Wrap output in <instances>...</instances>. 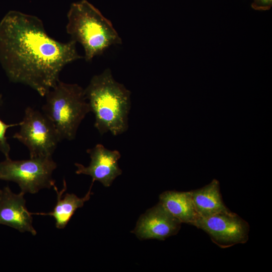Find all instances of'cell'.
<instances>
[{
    "instance_id": "4",
    "label": "cell",
    "mask_w": 272,
    "mask_h": 272,
    "mask_svg": "<svg viewBox=\"0 0 272 272\" xmlns=\"http://www.w3.org/2000/svg\"><path fill=\"white\" fill-rule=\"evenodd\" d=\"M44 97L42 112L52 123L60 140H74L81 123L90 112L84 89L59 80Z\"/></svg>"
},
{
    "instance_id": "2",
    "label": "cell",
    "mask_w": 272,
    "mask_h": 272,
    "mask_svg": "<svg viewBox=\"0 0 272 272\" xmlns=\"http://www.w3.org/2000/svg\"><path fill=\"white\" fill-rule=\"evenodd\" d=\"M84 93L101 135L110 132L117 136L127 130L131 92L114 79L110 69L94 75Z\"/></svg>"
},
{
    "instance_id": "14",
    "label": "cell",
    "mask_w": 272,
    "mask_h": 272,
    "mask_svg": "<svg viewBox=\"0 0 272 272\" xmlns=\"http://www.w3.org/2000/svg\"><path fill=\"white\" fill-rule=\"evenodd\" d=\"M18 123L8 124L0 119V151L4 154L5 157H9L10 146L6 137L7 130L11 127L19 125Z\"/></svg>"
},
{
    "instance_id": "9",
    "label": "cell",
    "mask_w": 272,
    "mask_h": 272,
    "mask_svg": "<svg viewBox=\"0 0 272 272\" xmlns=\"http://www.w3.org/2000/svg\"><path fill=\"white\" fill-rule=\"evenodd\" d=\"M181 224L159 202L140 218L133 232L140 239L164 240L176 234Z\"/></svg>"
},
{
    "instance_id": "1",
    "label": "cell",
    "mask_w": 272,
    "mask_h": 272,
    "mask_svg": "<svg viewBox=\"0 0 272 272\" xmlns=\"http://www.w3.org/2000/svg\"><path fill=\"white\" fill-rule=\"evenodd\" d=\"M76 44L50 36L34 15L10 11L0 22V63L7 76L42 97L56 84L66 65L82 58Z\"/></svg>"
},
{
    "instance_id": "6",
    "label": "cell",
    "mask_w": 272,
    "mask_h": 272,
    "mask_svg": "<svg viewBox=\"0 0 272 272\" xmlns=\"http://www.w3.org/2000/svg\"><path fill=\"white\" fill-rule=\"evenodd\" d=\"M19 125L20 130L13 138L28 148L30 158L52 157L61 140L52 123L43 112L27 107Z\"/></svg>"
},
{
    "instance_id": "10",
    "label": "cell",
    "mask_w": 272,
    "mask_h": 272,
    "mask_svg": "<svg viewBox=\"0 0 272 272\" xmlns=\"http://www.w3.org/2000/svg\"><path fill=\"white\" fill-rule=\"evenodd\" d=\"M24 193L16 194L9 186L0 194V224L14 228L21 232H28L32 235L37 232L32 225V213L26 207Z\"/></svg>"
},
{
    "instance_id": "3",
    "label": "cell",
    "mask_w": 272,
    "mask_h": 272,
    "mask_svg": "<svg viewBox=\"0 0 272 272\" xmlns=\"http://www.w3.org/2000/svg\"><path fill=\"white\" fill-rule=\"evenodd\" d=\"M67 33L83 46L84 58L91 61L122 40L111 22L86 0L71 4L67 14Z\"/></svg>"
},
{
    "instance_id": "7",
    "label": "cell",
    "mask_w": 272,
    "mask_h": 272,
    "mask_svg": "<svg viewBox=\"0 0 272 272\" xmlns=\"http://www.w3.org/2000/svg\"><path fill=\"white\" fill-rule=\"evenodd\" d=\"M192 226L208 234L212 241L221 247L244 243L248 239V223L231 212L198 217Z\"/></svg>"
},
{
    "instance_id": "8",
    "label": "cell",
    "mask_w": 272,
    "mask_h": 272,
    "mask_svg": "<svg viewBox=\"0 0 272 272\" xmlns=\"http://www.w3.org/2000/svg\"><path fill=\"white\" fill-rule=\"evenodd\" d=\"M91 159L88 166L76 163L77 174H85L92 178V182L98 181L104 186H110L114 180L122 173L118 161L121 154L117 150H110L100 144L87 150Z\"/></svg>"
},
{
    "instance_id": "5",
    "label": "cell",
    "mask_w": 272,
    "mask_h": 272,
    "mask_svg": "<svg viewBox=\"0 0 272 272\" xmlns=\"http://www.w3.org/2000/svg\"><path fill=\"white\" fill-rule=\"evenodd\" d=\"M56 167L52 157L22 160L6 157L0 163V180L15 182L21 192L35 194L42 189H49L55 185L52 175Z\"/></svg>"
},
{
    "instance_id": "13",
    "label": "cell",
    "mask_w": 272,
    "mask_h": 272,
    "mask_svg": "<svg viewBox=\"0 0 272 272\" xmlns=\"http://www.w3.org/2000/svg\"><path fill=\"white\" fill-rule=\"evenodd\" d=\"M159 202L181 223L192 225L199 217L191 192L166 191L160 195Z\"/></svg>"
},
{
    "instance_id": "15",
    "label": "cell",
    "mask_w": 272,
    "mask_h": 272,
    "mask_svg": "<svg viewBox=\"0 0 272 272\" xmlns=\"http://www.w3.org/2000/svg\"><path fill=\"white\" fill-rule=\"evenodd\" d=\"M272 5V0H254L252 7L258 10H268Z\"/></svg>"
},
{
    "instance_id": "16",
    "label": "cell",
    "mask_w": 272,
    "mask_h": 272,
    "mask_svg": "<svg viewBox=\"0 0 272 272\" xmlns=\"http://www.w3.org/2000/svg\"><path fill=\"white\" fill-rule=\"evenodd\" d=\"M1 96H0V103H1Z\"/></svg>"
},
{
    "instance_id": "11",
    "label": "cell",
    "mask_w": 272,
    "mask_h": 272,
    "mask_svg": "<svg viewBox=\"0 0 272 272\" xmlns=\"http://www.w3.org/2000/svg\"><path fill=\"white\" fill-rule=\"evenodd\" d=\"M93 183L92 182L90 188L85 196L80 198L74 193H66L62 196L63 193L67 189L66 183L63 179V188L58 191L55 185L53 187L57 195V202L53 211L47 213H32V215H41L52 216L55 221V227L58 229L65 227L76 211L82 208L84 203L89 200L92 194L91 188Z\"/></svg>"
},
{
    "instance_id": "17",
    "label": "cell",
    "mask_w": 272,
    "mask_h": 272,
    "mask_svg": "<svg viewBox=\"0 0 272 272\" xmlns=\"http://www.w3.org/2000/svg\"><path fill=\"white\" fill-rule=\"evenodd\" d=\"M1 190H2V189H0V194H1Z\"/></svg>"
},
{
    "instance_id": "12",
    "label": "cell",
    "mask_w": 272,
    "mask_h": 272,
    "mask_svg": "<svg viewBox=\"0 0 272 272\" xmlns=\"http://www.w3.org/2000/svg\"><path fill=\"white\" fill-rule=\"evenodd\" d=\"M195 211L199 217L230 212L224 203L219 182L214 180L203 187L190 191Z\"/></svg>"
}]
</instances>
